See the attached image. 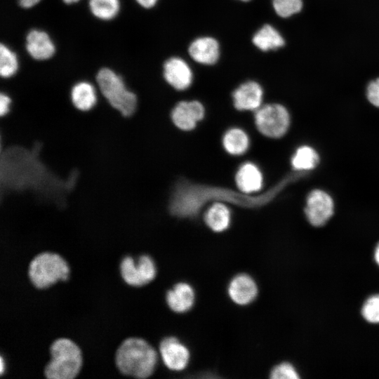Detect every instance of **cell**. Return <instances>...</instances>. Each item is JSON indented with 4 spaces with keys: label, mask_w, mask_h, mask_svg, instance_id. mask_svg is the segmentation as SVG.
Returning <instances> with one entry per match:
<instances>
[{
    "label": "cell",
    "mask_w": 379,
    "mask_h": 379,
    "mask_svg": "<svg viewBox=\"0 0 379 379\" xmlns=\"http://www.w3.org/2000/svg\"><path fill=\"white\" fill-rule=\"evenodd\" d=\"M292 166L296 170H310L319 162L316 151L309 146L299 147L292 157Z\"/></svg>",
    "instance_id": "23"
},
{
    "label": "cell",
    "mask_w": 379,
    "mask_h": 379,
    "mask_svg": "<svg viewBox=\"0 0 379 379\" xmlns=\"http://www.w3.org/2000/svg\"><path fill=\"white\" fill-rule=\"evenodd\" d=\"M88 8L95 18L108 21L118 15L121 4L119 0H88Z\"/></svg>",
    "instance_id": "21"
},
{
    "label": "cell",
    "mask_w": 379,
    "mask_h": 379,
    "mask_svg": "<svg viewBox=\"0 0 379 379\" xmlns=\"http://www.w3.org/2000/svg\"><path fill=\"white\" fill-rule=\"evenodd\" d=\"M258 286L254 279L246 274H239L230 281L227 292L231 300L237 305H246L258 295Z\"/></svg>",
    "instance_id": "13"
},
{
    "label": "cell",
    "mask_w": 379,
    "mask_h": 379,
    "mask_svg": "<svg viewBox=\"0 0 379 379\" xmlns=\"http://www.w3.org/2000/svg\"><path fill=\"white\" fill-rule=\"evenodd\" d=\"M115 362L123 374L145 378L152 375L156 367L157 354L154 347L145 340L130 338L119 347Z\"/></svg>",
    "instance_id": "1"
},
{
    "label": "cell",
    "mask_w": 379,
    "mask_h": 379,
    "mask_svg": "<svg viewBox=\"0 0 379 379\" xmlns=\"http://www.w3.org/2000/svg\"><path fill=\"white\" fill-rule=\"evenodd\" d=\"M120 272L126 284L141 286L155 278L157 268L154 260L147 255L140 256L137 262L131 256H126L121 262Z\"/></svg>",
    "instance_id": "6"
},
{
    "label": "cell",
    "mask_w": 379,
    "mask_h": 379,
    "mask_svg": "<svg viewBox=\"0 0 379 379\" xmlns=\"http://www.w3.org/2000/svg\"><path fill=\"white\" fill-rule=\"evenodd\" d=\"M164 77L173 88L183 91L190 86L193 74L190 67L184 60L172 57L164 64Z\"/></svg>",
    "instance_id": "11"
},
{
    "label": "cell",
    "mask_w": 379,
    "mask_h": 379,
    "mask_svg": "<svg viewBox=\"0 0 379 379\" xmlns=\"http://www.w3.org/2000/svg\"><path fill=\"white\" fill-rule=\"evenodd\" d=\"M188 51L194 61L204 65L215 64L220 55L218 41L210 36L196 39L190 45Z\"/></svg>",
    "instance_id": "15"
},
{
    "label": "cell",
    "mask_w": 379,
    "mask_h": 379,
    "mask_svg": "<svg viewBox=\"0 0 379 379\" xmlns=\"http://www.w3.org/2000/svg\"><path fill=\"white\" fill-rule=\"evenodd\" d=\"M222 144L229 154L240 155L247 150L249 140L248 135L244 131L234 128L225 133Z\"/></svg>",
    "instance_id": "20"
},
{
    "label": "cell",
    "mask_w": 379,
    "mask_h": 379,
    "mask_svg": "<svg viewBox=\"0 0 379 379\" xmlns=\"http://www.w3.org/2000/svg\"><path fill=\"white\" fill-rule=\"evenodd\" d=\"M80 0H62L66 4H72L79 2Z\"/></svg>",
    "instance_id": "32"
},
{
    "label": "cell",
    "mask_w": 379,
    "mask_h": 379,
    "mask_svg": "<svg viewBox=\"0 0 379 379\" xmlns=\"http://www.w3.org/2000/svg\"><path fill=\"white\" fill-rule=\"evenodd\" d=\"M98 91L109 106L123 117L133 116L138 108L136 94L126 86L123 77L109 67H102L95 76Z\"/></svg>",
    "instance_id": "2"
},
{
    "label": "cell",
    "mask_w": 379,
    "mask_h": 379,
    "mask_svg": "<svg viewBox=\"0 0 379 379\" xmlns=\"http://www.w3.org/2000/svg\"><path fill=\"white\" fill-rule=\"evenodd\" d=\"M309 289H310V284H309ZM310 306H311V300H310ZM311 314H312V308H311ZM312 326H313V321H312ZM313 331H314V326H313ZM314 339H315L316 335L314 334Z\"/></svg>",
    "instance_id": "33"
},
{
    "label": "cell",
    "mask_w": 379,
    "mask_h": 379,
    "mask_svg": "<svg viewBox=\"0 0 379 379\" xmlns=\"http://www.w3.org/2000/svg\"><path fill=\"white\" fill-rule=\"evenodd\" d=\"M12 98L6 92L0 93V116L1 118L7 116L12 109Z\"/></svg>",
    "instance_id": "28"
},
{
    "label": "cell",
    "mask_w": 379,
    "mask_h": 379,
    "mask_svg": "<svg viewBox=\"0 0 379 379\" xmlns=\"http://www.w3.org/2000/svg\"><path fill=\"white\" fill-rule=\"evenodd\" d=\"M159 352L164 364L172 371L185 369L190 361L189 350L175 337L163 339L159 345Z\"/></svg>",
    "instance_id": "8"
},
{
    "label": "cell",
    "mask_w": 379,
    "mask_h": 379,
    "mask_svg": "<svg viewBox=\"0 0 379 379\" xmlns=\"http://www.w3.org/2000/svg\"><path fill=\"white\" fill-rule=\"evenodd\" d=\"M138 4L144 8H152L154 7L158 0H135Z\"/></svg>",
    "instance_id": "30"
},
{
    "label": "cell",
    "mask_w": 379,
    "mask_h": 379,
    "mask_svg": "<svg viewBox=\"0 0 379 379\" xmlns=\"http://www.w3.org/2000/svg\"><path fill=\"white\" fill-rule=\"evenodd\" d=\"M51 359L44 373L49 379H72L81 367L82 357L79 347L71 340L59 338L51 345Z\"/></svg>",
    "instance_id": "3"
},
{
    "label": "cell",
    "mask_w": 379,
    "mask_h": 379,
    "mask_svg": "<svg viewBox=\"0 0 379 379\" xmlns=\"http://www.w3.org/2000/svg\"><path fill=\"white\" fill-rule=\"evenodd\" d=\"M241 1H250V0H241Z\"/></svg>",
    "instance_id": "36"
},
{
    "label": "cell",
    "mask_w": 379,
    "mask_h": 379,
    "mask_svg": "<svg viewBox=\"0 0 379 379\" xmlns=\"http://www.w3.org/2000/svg\"><path fill=\"white\" fill-rule=\"evenodd\" d=\"M238 188L244 193L260 190L262 185V175L259 168L252 163L243 164L236 174Z\"/></svg>",
    "instance_id": "17"
},
{
    "label": "cell",
    "mask_w": 379,
    "mask_h": 379,
    "mask_svg": "<svg viewBox=\"0 0 379 379\" xmlns=\"http://www.w3.org/2000/svg\"><path fill=\"white\" fill-rule=\"evenodd\" d=\"M366 97L371 104L379 107V77L368 83L366 88Z\"/></svg>",
    "instance_id": "27"
},
{
    "label": "cell",
    "mask_w": 379,
    "mask_h": 379,
    "mask_svg": "<svg viewBox=\"0 0 379 379\" xmlns=\"http://www.w3.org/2000/svg\"><path fill=\"white\" fill-rule=\"evenodd\" d=\"M360 314L366 323L379 325V292L373 293L364 300Z\"/></svg>",
    "instance_id": "24"
},
{
    "label": "cell",
    "mask_w": 379,
    "mask_h": 379,
    "mask_svg": "<svg viewBox=\"0 0 379 379\" xmlns=\"http://www.w3.org/2000/svg\"><path fill=\"white\" fill-rule=\"evenodd\" d=\"M69 272L67 262L60 255L44 252L31 260L28 276L32 284L41 289L48 288L59 280H67Z\"/></svg>",
    "instance_id": "4"
},
{
    "label": "cell",
    "mask_w": 379,
    "mask_h": 379,
    "mask_svg": "<svg viewBox=\"0 0 379 379\" xmlns=\"http://www.w3.org/2000/svg\"><path fill=\"white\" fill-rule=\"evenodd\" d=\"M373 259L375 264L379 268V241L376 243L374 246L373 251Z\"/></svg>",
    "instance_id": "31"
},
{
    "label": "cell",
    "mask_w": 379,
    "mask_h": 379,
    "mask_svg": "<svg viewBox=\"0 0 379 379\" xmlns=\"http://www.w3.org/2000/svg\"><path fill=\"white\" fill-rule=\"evenodd\" d=\"M272 6L279 17L287 18L302 11L303 0H272Z\"/></svg>",
    "instance_id": "25"
},
{
    "label": "cell",
    "mask_w": 379,
    "mask_h": 379,
    "mask_svg": "<svg viewBox=\"0 0 379 379\" xmlns=\"http://www.w3.org/2000/svg\"><path fill=\"white\" fill-rule=\"evenodd\" d=\"M255 123L258 131L269 138H280L287 131L290 117L287 109L279 104L260 107L255 113Z\"/></svg>",
    "instance_id": "5"
},
{
    "label": "cell",
    "mask_w": 379,
    "mask_h": 379,
    "mask_svg": "<svg viewBox=\"0 0 379 379\" xmlns=\"http://www.w3.org/2000/svg\"><path fill=\"white\" fill-rule=\"evenodd\" d=\"M25 50L34 60L44 61L55 53V45L50 35L44 30L33 29L25 37Z\"/></svg>",
    "instance_id": "9"
},
{
    "label": "cell",
    "mask_w": 379,
    "mask_h": 379,
    "mask_svg": "<svg viewBox=\"0 0 379 379\" xmlns=\"http://www.w3.org/2000/svg\"><path fill=\"white\" fill-rule=\"evenodd\" d=\"M253 44L262 51L277 50L285 44L281 33L270 25H263L253 36Z\"/></svg>",
    "instance_id": "18"
},
{
    "label": "cell",
    "mask_w": 379,
    "mask_h": 379,
    "mask_svg": "<svg viewBox=\"0 0 379 379\" xmlns=\"http://www.w3.org/2000/svg\"><path fill=\"white\" fill-rule=\"evenodd\" d=\"M262 96L261 86L255 81H248L233 92V103L239 110H256L261 106Z\"/></svg>",
    "instance_id": "14"
},
{
    "label": "cell",
    "mask_w": 379,
    "mask_h": 379,
    "mask_svg": "<svg viewBox=\"0 0 379 379\" xmlns=\"http://www.w3.org/2000/svg\"><path fill=\"white\" fill-rule=\"evenodd\" d=\"M272 379H300V373L298 367L292 362L284 361L276 364L271 370Z\"/></svg>",
    "instance_id": "26"
},
{
    "label": "cell",
    "mask_w": 379,
    "mask_h": 379,
    "mask_svg": "<svg viewBox=\"0 0 379 379\" xmlns=\"http://www.w3.org/2000/svg\"><path fill=\"white\" fill-rule=\"evenodd\" d=\"M166 300L170 309L177 313L189 311L194 305L195 293L187 283L180 282L168 291Z\"/></svg>",
    "instance_id": "16"
},
{
    "label": "cell",
    "mask_w": 379,
    "mask_h": 379,
    "mask_svg": "<svg viewBox=\"0 0 379 379\" xmlns=\"http://www.w3.org/2000/svg\"><path fill=\"white\" fill-rule=\"evenodd\" d=\"M19 68L17 54L6 44L0 45V76L4 79H9L15 75Z\"/></svg>",
    "instance_id": "22"
},
{
    "label": "cell",
    "mask_w": 379,
    "mask_h": 379,
    "mask_svg": "<svg viewBox=\"0 0 379 379\" xmlns=\"http://www.w3.org/2000/svg\"><path fill=\"white\" fill-rule=\"evenodd\" d=\"M231 215L229 208L223 204L215 203L206 211L204 220L207 226L215 232L227 230L230 224Z\"/></svg>",
    "instance_id": "19"
},
{
    "label": "cell",
    "mask_w": 379,
    "mask_h": 379,
    "mask_svg": "<svg viewBox=\"0 0 379 379\" xmlns=\"http://www.w3.org/2000/svg\"><path fill=\"white\" fill-rule=\"evenodd\" d=\"M3 362H4V361H3L2 359L1 358V362H0V364H1V373H3V368H3Z\"/></svg>",
    "instance_id": "34"
},
{
    "label": "cell",
    "mask_w": 379,
    "mask_h": 379,
    "mask_svg": "<svg viewBox=\"0 0 379 379\" xmlns=\"http://www.w3.org/2000/svg\"><path fill=\"white\" fill-rule=\"evenodd\" d=\"M309 291H310V289H309ZM309 295H310V294H309ZM310 309H311V306H310ZM310 312H311V311H310ZM311 317H312V314H311ZM311 319H312V318H311ZM312 328H313V326H312ZM312 331H313V330H312ZM313 333H314V331H313ZM314 341H315V339H314ZM314 344H315V343H314Z\"/></svg>",
    "instance_id": "35"
},
{
    "label": "cell",
    "mask_w": 379,
    "mask_h": 379,
    "mask_svg": "<svg viewBox=\"0 0 379 379\" xmlns=\"http://www.w3.org/2000/svg\"><path fill=\"white\" fill-rule=\"evenodd\" d=\"M204 107L200 102L181 101L172 110L171 119L178 128L191 131L204 118Z\"/></svg>",
    "instance_id": "10"
},
{
    "label": "cell",
    "mask_w": 379,
    "mask_h": 379,
    "mask_svg": "<svg viewBox=\"0 0 379 379\" xmlns=\"http://www.w3.org/2000/svg\"><path fill=\"white\" fill-rule=\"evenodd\" d=\"M333 200L326 192L314 190L309 194L305 213L312 226L314 227L324 226L333 216Z\"/></svg>",
    "instance_id": "7"
},
{
    "label": "cell",
    "mask_w": 379,
    "mask_h": 379,
    "mask_svg": "<svg viewBox=\"0 0 379 379\" xmlns=\"http://www.w3.org/2000/svg\"><path fill=\"white\" fill-rule=\"evenodd\" d=\"M41 0H18L19 6L22 8H31L37 5Z\"/></svg>",
    "instance_id": "29"
},
{
    "label": "cell",
    "mask_w": 379,
    "mask_h": 379,
    "mask_svg": "<svg viewBox=\"0 0 379 379\" xmlns=\"http://www.w3.org/2000/svg\"><path fill=\"white\" fill-rule=\"evenodd\" d=\"M69 97L72 107L82 112L92 110L98 103L95 86L86 80L74 83L69 90Z\"/></svg>",
    "instance_id": "12"
}]
</instances>
